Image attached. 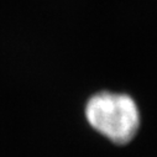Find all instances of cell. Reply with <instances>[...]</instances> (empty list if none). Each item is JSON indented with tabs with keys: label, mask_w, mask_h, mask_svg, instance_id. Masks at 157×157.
I'll list each match as a JSON object with an SVG mask.
<instances>
[{
	"label": "cell",
	"mask_w": 157,
	"mask_h": 157,
	"mask_svg": "<svg viewBox=\"0 0 157 157\" xmlns=\"http://www.w3.org/2000/svg\"><path fill=\"white\" fill-rule=\"evenodd\" d=\"M90 126L117 145L130 142L140 126V114L134 99L126 94L101 92L86 105Z\"/></svg>",
	"instance_id": "6da1fadb"
}]
</instances>
